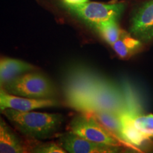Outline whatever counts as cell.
Returning a JSON list of instances; mask_svg holds the SVG:
<instances>
[{
    "mask_svg": "<svg viewBox=\"0 0 153 153\" xmlns=\"http://www.w3.org/2000/svg\"><path fill=\"white\" fill-rule=\"evenodd\" d=\"M125 107L122 87L103 78L99 82L88 104L87 112L105 111L120 114Z\"/></svg>",
    "mask_w": 153,
    "mask_h": 153,
    "instance_id": "6",
    "label": "cell"
},
{
    "mask_svg": "<svg viewBox=\"0 0 153 153\" xmlns=\"http://www.w3.org/2000/svg\"><path fill=\"white\" fill-rule=\"evenodd\" d=\"M69 131L83 138L99 144L118 147L124 145L87 113H82L72 118L69 124Z\"/></svg>",
    "mask_w": 153,
    "mask_h": 153,
    "instance_id": "5",
    "label": "cell"
},
{
    "mask_svg": "<svg viewBox=\"0 0 153 153\" xmlns=\"http://www.w3.org/2000/svg\"><path fill=\"white\" fill-rule=\"evenodd\" d=\"M60 105L55 99H30L11 94L3 88H0V111L11 108L22 111H28L38 108L57 106Z\"/></svg>",
    "mask_w": 153,
    "mask_h": 153,
    "instance_id": "9",
    "label": "cell"
},
{
    "mask_svg": "<svg viewBox=\"0 0 153 153\" xmlns=\"http://www.w3.org/2000/svg\"><path fill=\"white\" fill-rule=\"evenodd\" d=\"M2 88L11 94L30 99H55L57 95L53 82L44 74L34 70L20 74Z\"/></svg>",
    "mask_w": 153,
    "mask_h": 153,
    "instance_id": "3",
    "label": "cell"
},
{
    "mask_svg": "<svg viewBox=\"0 0 153 153\" xmlns=\"http://www.w3.org/2000/svg\"><path fill=\"white\" fill-rule=\"evenodd\" d=\"M65 7L72 14L75 15L92 27L103 22L113 20L118 21L125 9V5L122 3L108 4L88 1L79 4L65 3Z\"/></svg>",
    "mask_w": 153,
    "mask_h": 153,
    "instance_id": "4",
    "label": "cell"
},
{
    "mask_svg": "<svg viewBox=\"0 0 153 153\" xmlns=\"http://www.w3.org/2000/svg\"><path fill=\"white\" fill-rule=\"evenodd\" d=\"M36 68L30 63L11 57H0V88L16 76Z\"/></svg>",
    "mask_w": 153,
    "mask_h": 153,
    "instance_id": "10",
    "label": "cell"
},
{
    "mask_svg": "<svg viewBox=\"0 0 153 153\" xmlns=\"http://www.w3.org/2000/svg\"><path fill=\"white\" fill-rule=\"evenodd\" d=\"M143 43L133 36L123 30L121 36L111 45L115 53L122 59H127L135 54L142 47Z\"/></svg>",
    "mask_w": 153,
    "mask_h": 153,
    "instance_id": "13",
    "label": "cell"
},
{
    "mask_svg": "<svg viewBox=\"0 0 153 153\" xmlns=\"http://www.w3.org/2000/svg\"><path fill=\"white\" fill-rule=\"evenodd\" d=\"M58 144L70 153H111L120 150V147L91 142L70 131L58 137Z\"/></svg>",
    "mask_w": 153,
    "mask_h": 153,
    "instance_id": "7",
    "label": "cell"
},
{
    "mask_svg": "<svg viewBox=\"0 0 153 153\" xmlns=\"http://www.w3.org/2000/svg\"><path fill=\"white\" fill-rule=\"evenodd\" d=\"M30 152L36 153H65L66 151L59 144L50 142L41 143L30 149Z\"/></svg>",
    "mask_w": 153,
    "mask_h": 153,
    "instance_id": "16",
    "label": "cell"
},
{
    "mask_svg": "<svg viewBox=\"0 0 153 153\" xmlns=\"http://www.w3.org/2000/svg\"><path fill=\"white\" fill-rule=\"evenodd\" d=\"M94 28L99 32L103 39L111 45L118 41L123 32V30L118 26L117 21L115 20L101 23L96 25Z\"/></svg>",
    "mask_w": 153,
    "mask_h": 153,
    "instance_id": "14",
    "label": "cell"
},
{
    "mask_svg": "<svg viewBox=\"0 0 153 153\" xmlns=\"http://www.w3.org/2000/svg\"><path fill=\"white\" fill-rule=\"evenodd\" d=\"M0 111V153L26 152L24 143L5 122Z\"/></svg>",
    "mask_w": 153,
    "mask_h": 153,
    "instance_id": "11",
    "label": "cell"
},
{
    "mask_svg": "<svg viewBox=\"0 0 153 153\" xmlns=\"http://www.w3.org/2000/svg\"><path fill=\"white\" fill-rule=\"evenodd\" d=\"M102 76L87 67L76 65L66 70L63 77V91L66 104L82 113L88 104Z\"/></svg>",
    "mask_w": 153,
    "mask_h": 153,
    "instance_id": "1",
    "label": "cell"
},
{
    "mask_svg": "<svg viewBox=\"0 0 153 153\" xmlns=\"http://www.w3.org/2000/svg\"><path fill=\"white\" fill-rule=\"evenodd\" d=\"M133 124L145 136L149 138L153 137V114H137L133 118Z\"/></svg>",
    "mask_w": 153,
    "mask_h": 153,
    "instance_id": "15",
    "label": "cell"
},
{
    "mask_svg": "<svg viewBox=\"0 0 153 153\" xmlns=\"http://www.w3.org/2000/svg\"><path fill=\"white\" fill-rule=\"evenodd\" d=\"M1 114L19 132L34 139L51 137L60 128L62 115L35 111H22L11 108L1 111Z\"/></svg>",
    "mask_w": 153,
    "mask_h": 153,
    "instance_id": "2",
    "label": "cell"
},
{
    "mask_svg": "<svg viewBox=\"0 0 153 153\" xmlns=\"http://www.w3.org/2000/svg\"><path fill=\"white\" fill-rule=\"evenodd\" d=\"M130 32L142 43L153 40V0L143 3L135 10L131 20Z\"/></svg>",
    "mask_w": 153,
    "mask_h": 153,
    "instance_id": "8",
    "label": "cell"
},
{
    "mask_svg": "<svg viewBox=\"0 0 153 153\" xmlns=\"http://www.w3.org/2000/svg\"><path fill=\"white\" fill-rule=\"evenodd\" d=\"M87 114L91 115L103 127L113 134L115 137H117L126 146L131 148L124 140L122 132V123L119 114L105 111L87 112Z\"/></svg>",
    "mask_w": 153,
    "mask_h": 153,
    "instance_id": "12",
    "label": "cell"
},
{
    "mask_svg": "<svg viewBox=\"0 0 153 153\" xmlns=\"http://www.w3.org/2000/svg\"><path fill=\"white\" fill-rule=\"evenodd\" d=\"M88 0H64V2L69 4H79L87 2Z\"/></svg>",
    "mask_w": 153,
    "mask_h": 153,
    "instance_id": "17",
    "label": "cell"
}]
</instances>
